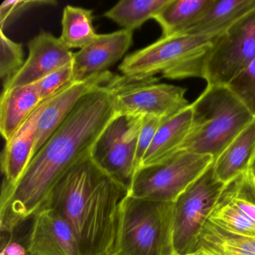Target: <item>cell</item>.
Returning <instances> with one entry per match:
<instances>
[{"instance_id": "obj_1", "label": "cell", "mask_w": 255, "mask_h": 255, "mask_svg": "<svg viewBox=\"0 0 255 255\" xmlns=\"http://www.w3.org/2000/svg\"><path fill=\"white\" fill-rule=\"evenodd\" d=\"M125 77L115 76L86 95L34 155L14 187L1 193L0 230L13 233L45 206L56 185L92 149L117 116L115 96Z\"/></svg>"}, {"instance_id": "obj_2", "label": "cell", "mask_w": 255, "mask_h": 255, "mask_svg": "<svg viewBox=\"0 0 255 255\" xmlns=\"http://www.w3.org/2000/svg\"><path fill=\"white\" fill-rule=\"evenodd\" d=\"M129 195V189L89 156L62 177L44 207L54 209L68 222L81 255H116L122 210Z\"/></svg>"}, {"instance_id": "obj_3", "label": "cell", "mask_w": 255, "mask_h": 255, "mask_svg": "<svg viewBox=\"0 0 255 255\" xmlns=\"http://www.w3.org/2000/svg\"><path fill=\"white\" fill-rule=\"evenodd\" d=\"M191 108L190 129L180 150L214 160L255 118L224 86L207 85Z\"/></svg>"}, {"instance_id": "obj_4", "label": "cell", "mask_w": 255, "mask_h": 255, "mask_svg": "<svg viewBox=\"0 0 255 255\" xmlns=\"http://www.w3.org/2000/svg\"><path fill=\"white\" fill-rule=\"evenodd\" d=\"M217 35L162 36L126 56L119 70L125 77L135 80L154 77L158 74L169 80L203 79L206 58Z\"/></svg>"}, {"instance_id": "obj_5", "label": "cell", "mask_w": 255, "mask_h": 255, "mask_svg": "<svg viewBox=\"0 0 255 255\" xmlns=\"http://www.w3.org/2000/svg\"><path fill=\"white\" fill-rule=\"evenodd\" d=\"M116 255H176L173 202L129 195L122 210Z\"/></svg>"}, {"instance_id": "obj_6", "label": "cell", "mask_w": 255, "mask_h": 255, "mask_svg": "<svg viewBox=\"0 0 255 255\" xmlns=\"http://www.w3.org/2000/svg\"><path fill=\"white\" fill-rule=\"evenodd\" d=\"M225 186L216 178L213 163L173 202V242L176 255L195 253L203 228Z\"/></svg>"}, {"instance_id": "obj_7", "label": "cell", "mask_w": 255, "mask_h": 255, "mask_svg": "<svg viewBox=\"0 0 255 255\" xmlns=\"http://www.w3.org/2000/svg\"><path fill=\"white\" fill-rule=\"evenodd\" d=\"M213 162L212 156L180 150L159 163L138 169L129 195L150 201L174 202Z\"/></svg>"}, {"instance_id": "obj_8", "label": "cell", "mask_w": 255, "mask_h": 255, "mask_svg": "<svg viewBox=\"0 0 255 255\" xmlns=\"http://www.w3.org/2000/svg\"><path fill=\"white\" fill-rule=\"evenodd\" d=\"M255 56V8L217 35L204 63L203 79L227 86Z\"/></svg>"}, {"instance_id": "obj_9", "label": "cell", "mask_w": 255, "mask_h": 255, "mask_svg": "<svg viewBox=\"0 0 255 255\" xmlns=\"http://www.w3.org/2000/svg\"><path fill=\"white\" fill-rule=\"evenodd\" d=\"M144 116H116L98 138L91 157L112 178L130 189Z\"/></svg>"}, {"instance_id": "obj_10", "label": "cell", "mask_w": 255, "mask_h": 255, "mask_svg": "<svg viewBox=\"0 0 255 255\" xmlns=\"http://www.w3.org/2000/svg\"><path fill=\"white\" fill-rule=\"evenodd\" d=\"M158 81L155 77L135 80L125 76L115 96L116 115L165 119L190 106L186 89Z\"/></svg>"}, {"instance_id": "obj_11", "label": "cell", "mask_w": 255, "mask_h": 255, "mask_svg": "<svg viewBox=\"0 0 255 255\" xmlns=\"http://www.w3.org/2000/svg\"><path fill=\"white\" fill-rule=\"evenodd\" d=\"M29 56L22 68L4 81L3 90L34 84L72 62L74 54L60 38L41 31L28 44Z\"/></svg>"}, {"instance_id": "obj_12", "label": "cell", "mask_w": 255, "mask_h": 255, "mask_svg": "<svg viewBox=\"0 0 255 255\" xmlns=\"http://www.w3.org/2000/svg\"><path fill=\"white\" fill-rule=\"evenodd\" d=\"M114 77L115 75L107 71L83 81H74L47 99L37 122L34 155L65 122L86 95L97 88L110 83Z\"/></svg>"}, {"instance_id": "obj_13", "label": "cell", "mask_w": 255, "mask_h": 255, "mask_svg": "<svg viewBox=\"0 0 255 255\" xmlns=\"http://www.w3.org/2000/svg\"><path fill=\"white\" fill-rule=\"evenodd\" d=\"M26 246L30 255H81L68 222L54 209L44 207L33 216Z\"/></svg>"}, {"instance_id": "obj_14", "label": "cell", "mask_w": 255, "mask_h": 255, "mask_svg": "<svg viewBox=\"0 0 255 255\" xmlns=\"http://www.w3.org/2000/svg\"><path fill=\"white\" fill-rule=\"evenodd\" d=\"M132 31L122 29L98 35L92 43L74 53V81H83L108 71L128 52L132 42Z\"/></svg>"}, {"instance_id": "obj_15", "label": "cell", "mask_w": 255, "mask_h": 255, "mask_svg": "<svg viewBox=\"0 0 255 255\" xmlns=\"http://www.w3.org/2000/svg\"><path fill=\"white\" fill-rule=\"evenodd\" d=\"M45 101L41 103L12 139L5 142L1 155V168L3 174L1 193L15 186L33 157L37 122Z\"/></svg>"}, {"instance_id": "obj_16", "label": "cell", "mask_w": 255, "mask_h": 255, "mask_svg": "<svg viewBox=\"0 0 255 255\" xmlns=\"http://www.w3.org/2000/svg\"><path fill=\"white\" fill-rule=\"evenodd\" d=\"M41 103L38 83L2 91L0 131L5 142L12 139Z\"/></svg>"}, {"instance_id": "obj_17", "label": "cell", "mask_w": 255, "mask_h": 255, "mask_svg": "<svg viewBox=\"0 0 255 255\" xmlns=\"http://www.w3.org/2000/svg\"><path fill=\"white\" fill-rule=\"evenodd\" d=\"M192 116L190 104L177 114L162 120L140 168L159 163L181 150L190 129Z\"/></svg>"}, {"instance_id": "obj_18", "label": "cell", "mask_w": 255, "mask_h": 255, "mask_svg": "<svg viewBox=\"0 0 255 255\" xmlns=\"http://www.w3.org/2000/svg\"><path fill=\"white\" fill-rule=\"evenodd\" d=\"M255 153V118L215 159V175L227 184L247 171Z\"/></svg>"}, {"instance_id": "obj_19", "label": "cell", "mask_w": 255, "mask_h": 255, "mask_svg": "<svg viewBox=\"0 0 255 255\" xmlns=\"http://www.w3.org/2000/svg\"><path fill=\"white\" fill-rule=\"evenodd\" d=\"M255 8V0H214L210 8L183 33L217 35Z\"/></svg>"}, {"instance_id": "obj_20", "label": "cell", "mask_w": 255, "mask_h": 255, "mask_svg": "<svg viewBox=\"0 0 255 255\" xmlns=\"http://www.w3.org/2000/svg\"><path fill=\"white\" fill-rule=\"evenodd\" d=\"M214 0H169L154 20L162 28V37L181 34L197 21Z\"/></svg>"}, {"instance_id": "obj_21", "label": "cell", "mask_w": 255, "mask_h": 255, "mask_svg": "<svg viewBox=\"0 0 255 255\" xmlns=\"http://www.w3.org/2000/svg\"><path fill=\"white\" fill-rule=\"evenodd\" d=\"M200 250L231 255H255V238L228 232L208 220L201 231L195 253Z\"/></svg>"}, {"instance_id": "obj_22", "label": "cell", "mask_w": 255, "mask_h": 255, "mask_svg": "<svg viewBox=\"0 0 255 255\" xmlns=\"http://www.w3.org/2000/svg\"><path fill=\"white\" fill-rule=\"evenodd\" d=\"M169 0H122L104 16L121 27L133 32L146 21L154 19Z\"/></svg>"}, {"instance_id": "obj_23", "label": "cell", "mask_w": 255, "mask_h": 255, "mask_svg": "<svg viewBox=\"0 0 255 255\" xmlns=\"http://www.w3.org/2000/svg\"><path fill=\"white\" fill-rule=\"evenodd\" d=\"M62 25L60 39L69 50H81L98 35L94 29L92 10L67 5L63 10Z\"/></svg>"}, {"instance_id": "obj_24", "label": "cell", "mask_w": 255, "mask_h": 255, "mask_svg": "<svg viewBox=\"0 0 255 255\" xmlns=\"http://www.w3.org/2000/svg\"><path fill=\"white\" fill-rule=\"evenodd\" d=\"M208 220L228 232L255 238V222L231 201L224 189Z\"/></svg>"}, {"instance_id": "obj_25", "label": "cell", "mask_w": 255, "mask_h": 255, "mask_svg": "<svg viewBox=\"0 0 255 255\" xmlns=\"http://www.w3.org/2000/svg\"><path fill=\"white\" fill-rule=\"evenodd\" d=\"M224 191L231 201L255 222V186L247 172L225 184Z\"/></svg>"}, {"instance_id": "obj_26", "label": "cell", "mask_w": 255, "mask_h": 255, "mask_svg": "<svg viewBox=\"0 0 255 255\" xmlns=\"http://www.w3.org/2000/svg\"><path fill=\"white\" fill-rule=\"evenodd\" d=\"M227 87L255 117V56Z\"/></svg>"}, {"instance_id": "obj_27", "label": "cell", "mask_w": 255, "mask_h": 255, "mask_svg": "<svg viewBox=\"0 0 255 255\" xmlns=\"http://www.w3.org/2000/svg\"><path fill=\"white\" fill-rule=\"evenodd\" d=\"M23 46L5 36L0 29V77L8 80L15 74L24 64Z\"/></svg>"}, {"instance_id": "obj_28", "label": "cell", "mask_w": 255, "mask_h": 255, "mask_svg": "<svg viewBox=\"0 0 255 255\" xmlns=\"http://www.w3.org/2000/svg\"><path fill=\"white\" fill-rule=\"evenodd\" d=\"M72 82H74V75L71 62L38 82L41 101L42 102L47 101Z\"/></svg>"}, {"instance_id": "obj_29", "label": "cell", "mask_w": 255, "mask_h": 255, "mask_svg": "<svg viewBox=\"0 0 255 255\" xmlns=\"http://www.w3.org/2000/svg\"><path fill=\"white\" fill-rule=\"evenodd\" d=\"M52 0H6L0 6V29L3 30L25 11L44 5H56Z\"/></svg>"}, {"instance_id": "obj_30", "label": "cell", "mask_w": 255, "mask_h": 255, "mask_svg": "<svg viewBox=\"0 0 255 255\" xmlns=\"http://www.w3.org/2000/svg\"><path fill=\"white\" fill-rule=\"evenodd\" d=\"M162 120L163 119L154 116H144L137 144L136 171L141 166L143 158L151 145Z\"/></svg>"}, {"instance_id": "obj_31", "label": "cell", "mask_w": 255, "mask_h": 255, "mask_svg": "<svg viewBox=\"0 0 255 255\" xmlns=\"http://www.w3.org/2000/svg\"><path fill=\"white\" fill-rule=\"evenodd\" d=\"M247 174H249L252 181L253 182L254 185L255 186V153L249 164V168L246 171Z\"/></svg>"}, {"instance_id": "obj_32", "label": "cell", "mask_w": 255, "mask_h": 255, "mask_svg": "<svg viewBox=\"0 0 255 255\" xmlns=\"http://www.w3.org/2000/svg\"><path fill=\"white\" fill-rule=\"evenodd\" d=\"M193 255H231L228 254L220 253V252H213V251L200 250L195 252Z\"/></svg>"}]
</instances>
